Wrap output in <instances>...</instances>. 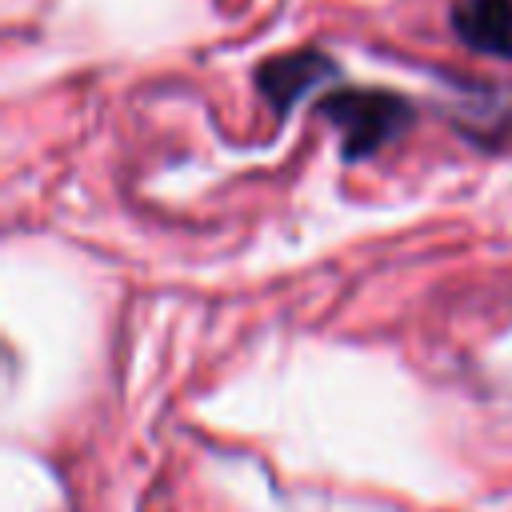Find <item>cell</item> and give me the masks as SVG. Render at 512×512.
<instances>
[{"label": "cell", "mask_w": 512, "mask_h": 512, "mask_svg": "<svg viewBox=\"0 0 512 512\" xmlns=\"http://www.w3.org/2000/svg\"><path fill=\"white\" fill-rule=\"evenodd\" d=\"M320 116H324L328 124H336L348 160L372 156L376 148H384L388 140H396V136L412 124L408 100H400L396 92H380V88L332 92V96L320 104Z\"/></svg>", "instance_id": "6da1fadb"}, {"label": "cell", "mask_w": 512, "mask_h": 512, "mask_svg": "<svg viewBox=\"0 0 512 512\" xmlns=\"http://www.w3.org/2000/svg\"><path fill=\"white\" fill-rule=\"evenodd\" d=\"M324 76H332V60L324 52H312V48H300V52H284V56H272L260 64L256 72V84L260 92L268 96L272 108H292L312 84H320Z\"/></svg>", "instance_id": "7a4b0ae2"}, {"label": "cell", "mask_w": 512, "mask_h": 512, "mask_svg": "<svg viewBox=\"0 0 512 512\" xmlns=\"http://www.w3.org/2000/svg\"><path fill=\"white\" fill-rule=\"evenodd\" d=\"M452 28L468 48L512 60V0H456Z\"/></svg>", "instance_id": "3957f363"}]
</instances>
